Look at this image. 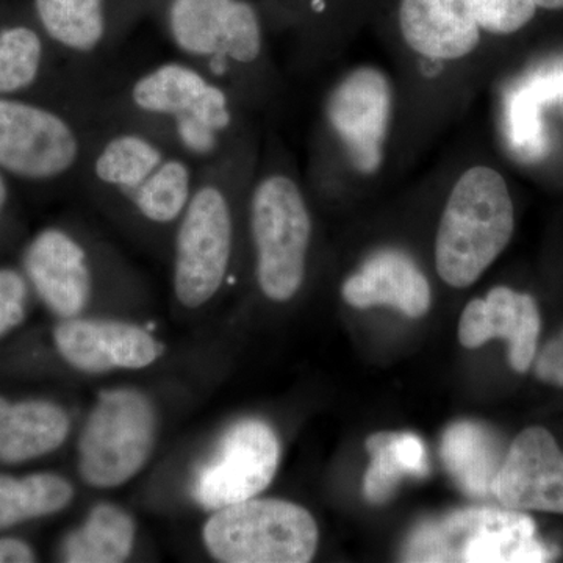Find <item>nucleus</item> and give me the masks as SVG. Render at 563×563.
<instances>
[{"instance_id": "1", "label": "nucleus", "mask_w": 563, "mask_h": 563, "mask_svg": "<svg viewBox=\"0 0 563 563\" xmlns=\"http://www.w3.org/2000/svg\"><path fill=\"white\" fill-rule=\"evenodd\" d=\"M98 117L152 133L199 168L232 152L236 131L235 98L179 57L102 91Z\"/></svg>"}, {"instance_id": "2", "label": "nucleus", "mask_w": 563, "mask_h": 563, "mask_svg": "<svg viewBox=\"0 0 563 563\" xmlns=\"http://www.w3.org/2000/svg\"><path fill=\"white\" fill-rule=\"evenodd\" d=\"M199 166L152 133L98 117L79 180L151 228L176 229Z\"/></svg>"}, {"instance_id": "3", "label": "nucleus", "mask_w": 563, "mask_h": 563, "mask_svg": "<svg viewBox=\"0 0 563 563\" xmlns=\"http://www.w3.org/2000/svg\"><path fill=\"white\" fill-rule=\"evenodd\" d=\"M232 157L229 152L199 168L190 201L174 229V295L187 309L210 302L231 268L235 244Z\"/></svg>"}, {"instance_id": "4", "label": "nucleus", "mask_w": 563, "mask_h": 563, "mask_svg": "<svg viewBox=\"0 0 563 563\" xmlns=\"http://www.w3.org/2000/svg\"><path fill=\"white\" fill-rule=\"evenodd\" d=\"M515 214L506 180L488 166H473L454 185L435 242L437 272L448 285H473L506 250Z\"/></svg>"}, {"instance_id": "5", "label": "nucleus", "mask_w": 563, "mask_h": 563, "mask_svg": "<svg viewBox=\"0 0 563 563\" xmlns=\"http://www.w3.org/2000/svg\"><path fill=\"white\" fill-rule=\"evenodd\" d=\"M95 111L35 98H0V172L29 184L79 179Z\"/></svg>"}, {"instance_id": "6", "label": "nucleus", "mask_w": 563, "mask_h": 563, "mask_svg": "<svg viewBox=\"0 0 563 563\" xmlns=\"http://www.w3.org/2000/svg\"><path fill=\"white\" fill-rule=\"evenodd\" d=\"M163 25L177 57L232 96L240 73L262 60V21L247 0H166Z\"/></svg>"}, {"instance_id": "7", "label": "nucleus", "mask_w": 563, "mask_h": 563, "mask_svg": "<svg viewBox=\"0 0 563 563\" xmlns=\"http://www.w3.org/2000/svg\"><path fill=\"white\" fill-rule=\"evenodd\" d=\"M401 555L404 562L536 563L553 554L540 542L528 515L481 507L417 526Z\"/></svg>"}, {"instance_id": "8", "label": "nucleus", "mask_w": 563, "mask_h": 563, "mask_svg": "<svg viewBox=\"0 0 563 563\" xmlns=\"http://www.w3.org/2000/svg\"><path fill=\"white\" fill-rule=\"evenodd\" d=\"M250 228L258 287L274 302L290 301L301 290L312 239L298 181L284 173L258 179L251 191Z\"/></svg>"}, {"instance_id": "9", "label": "nucleus", "mask_w": 563, "mask_h": 563, "mask_svg": "<svg viewBox=\"0 0 563 563\" xmlns=\"http://www.w3.org/2000/svg\"><path fill=\"white\" fill-rule=\"evenodd\" d=\"M202 540L218 562L307 563L317 554L320 532L302 506L255 496L214 510Z\"/></svg>"}, {"instance_id": "10", "label": "nucleus", "mask_w": 563, "mask_h": 563, "mask_svg": "<svg viewBox=\"0 0 563 563\" xmlns=\"http://www.w3.org/2000/svg\"><path fill=\"white\" fill-rule=\"evenodd\" d=\"M157 410L143 391L99 393L79 439V473L92 488L128 484L150 462L157 439Z\"/></svg>"}, {"instance_id": "11", "label": "nucleus", "mask_w": 563, "mask_h": 563, "mask_svg": "<svg viewBox=\"0 0 563 563\" xmlns=\"http://www.w3.org/2000/svg\"><path fill=\"white\" fill-rule=\"evenodd\" d=\"M533 0H401L399 24L410 49L432 60H459L481 31L510 35L536 16Z\"/></svg>"}, {"instance_id": "12", "label": "nucleus", "mask_w": 563, "mask_h": 563, "mask_svg": "<svg viewBox=\"0 0 563 563\" xmlns=\"http://www.w3.org/2000/svg\"><path fill=\"white\" fill-rule=\"evenodd\" d=\"M279 461V439L268 422H235L222 435L214 457L196 476L192 495L211 512L247 501L269 487Z\"/></svg>"}, {"instance_id": "13", "label": "nucleus", "mask_w": 563, "mask_h": 563, "mask_svg": "<svg viewBox=\"0 0 563 563\" xmlns=\"http://www.w3.org/2000/svg\"><path fill=\"white\" fill-rule=\"evenodd\" d=\"M390 113V84L372 66L352 70L329 95L325 117L358 173L383 165Z\"/></svg>"}, {"instance_id": "14", "label": "nucleus", "mask_w": 563, "mask_h": 563, "mask_svg": "<svg viewBox=\"0 0 563 563\" xmlns=\"http://www.w3.org/2000/svg\"><path fill=\"white\" fill-rule=\"evenodd\" d=\"M22 266L41 301L62 320L80 317L87 309L95 273L87 246L73 233L43 229L25 247Z\"/></svg>"}, {"instance_id": "15", "label": "nucleus", "mask_w": 563, "mask_h": 563, "mask_svg": "<svg viewBox=\"0 0 563 563\" xmlns=\"http://www.w3.org/2000/svg\"><path fill=\"white\" fill-rule=\"evenodd\" d=\"M54 343L63 361L88 374L147 368L163 354L162 343L150 331L114 320H62Z\"/></svg>"}, {"instance_id": "16", "label": "nucleus", "mask_w": 563, "mask_h": 563, "mask_svg": "<svg viewBox=\"0 0 563 563\" xmlns=\"http://www.w3.org/2000/svg\"><path fill=\"white\" fill-rule=\"evenodd\" d=\"M492 495L507 509L563 514V453L547 429L529 428L515 439Z\"/></svg>"}, {"instance_id": "17", "label": "nucleus", "mask_w": 563, "mask_h": 563, "mask_svg": "<svg viewBox=\"0 0 563 563\" xmlns=\"http://www.w3.org/2000/svg\"><path fill=\"white\" fill-rule=\"evenodd\" d=\"M33 10L54 49L91 79L90 66L110 55L124 35L111 0H33Z\"/></svg>"}, {"instance_id": "18", "label": "nucleus", "mask_w": 563, "mask_h": 563, "mask_svg": "<svg viewBox=\"0 0 563 563\" xmlns=\"http://www.w3.org/2000/svg\"><path fill=\"white\" fill-rule=\"evenodd\" d=\"M540 335L539 307L532 296L496 287L487 298L474 299L459 322L462 346L476 350L493 339L509 343V363L518 373L531 368Z\"/></svg>"}, {"instance_id": "19", "label": "nucleus", "mask_w": 563, "mask_h": 563, "mask_svg": "<svg viewBox=\"0 0 563 563\" xmlns=\"http://www.w3.org/2000/svg\"><path fill=\"white\" fill-rule=\"evenodd\" d=\"M344 301L355 309L393 307L421 318L431 307V287L420 266L406 252L383 250L369 255L343 284Z\"/></svg>"}, {"instance_id": "20", "label": "nucleus", "mask_w": 563, "mask_h": 563, "mask_svg": "<svg viewBox=\"0 0 563 563\" xmlns=\"http://www.w3.org/2000/svg\"><path fill=\"white\" fill-rule=\"evenodd\" d=\"M69 415L46 399L11 402L0 396V462L18 465L57 451L68 439Z\"/></svg>"}, {"instance_id": "21", "label": "nucleus", "mask_w": 563, "mask_h": 563, "mask_svg": "<svg viewBox=\"0 0 563 563\" xmlns=\"http://www.w3.org/2000/svg\"><path fill=\"white\" fill-rule=\"evenodd\" d=\"M440 454L454 483L470 496H487L504 462L498 437L481 422L459 421L443 433Z\"/></svg>"}, {"instance_id": "22", "label": "nucleus", "mask_w": 563, "mask_h": 563, "mask_svg": "<svg viewBox=\"0 0 563 563\" xmlns=\"http://www.w3.org/2000/svg\"><path fill=\"white\" fill-rule=\"evenodd\" d=\"M57 58L60 54L40 29L27 24L0 27V98H33L54 74Z\"/></svg>"}, {"instance_id": "23", "label": "nucleus", "mask_w": 563, "mask_h": 563, "mask_svg": "<svg viewBox=\"0 0 563 563\" xmlns=\"http://www.w3.org/2000/svg\"><path fill=\"white\" fill-rule=\"evenodd\" d=\"M135 537L131 514L117 504H96L63 540L62 558L68 563H121L132 554Z\"/></svg>"}, {"instance_id": "24", "label": "nucleus", "mask_w": 563, "mask_h": 563, "mask_svg": "<svg viewBox=\"0 0 563 563\" xmlns=\"http://www.w3.org/2000/svg\"><path fill=\"white\" fill-rule=\"evenodd\" d=\"M366 450L372 463L363 479V495L372 504L387 503L402 477H424L429 472L428 451L415 433H374L366 440Z\"/></svg>"}, {"instance_id": "25", "label": "nucleus", "mask_w": 563, "mask_h": 563, "mask_svg": "<svg viewBox=\"0 0 563 563\" xmlns=\"http://www.w3.org/2000/svg\"><path fill=\"white\" fill-rule=\"evenodd\" d=\"M73 498L74 487L60 474H0V531L62 512Z\"/></svg>"}, {"instance_id": "26", "label": "nucleus", "mask_w": 563, "mask_h": 563, "mask_svg": "<svg viewBox=\"0 0 563 563\" xmlns=\"http://www.w3.org/2000/svg\"><path fill=\"white\" fill-rule=\"evenodd\" d=\"M563 98V73L533 80L529 90L518 95L512 107V125L518 143L539 144V102L544 99Z\"/></svg>"}, {"instance_id": "27", "label": "nucleus", "mask_w": 563, "mask_h": 563, "mask_svg": "<svg viewBox=\"0 0 563 563\" xmlns=\"http://www.w3.org/2000/svg\"><path fill=\"white\" fill-rule=\"evenodd\" d=\"M27 282L20 272L0 268V335L18 328L25 317Z\"/></svg>"}, {"instance_id": "28", "label": "nucleus", "mask_w": 563, "mask_h": 563, "mask_svg": "<svg viewBox=\"0 0 563 563\" xmlns=\"http://www.w3.org/2000/svg\"><path fill=\"white\" fill-rule=\"evenodd\" d=\"M536 374L543 383L563 388V331L540 352Z\"/></svg>"}, {"instance_id": "29", "label": "nucleus", "mask_w": 563, "mask_h": 563, "mask_svg": "<svg viewBox=\"0 0 563 563\" xmlns=\"http://www.w3.org/2000/svg\"><path fill=\"white\" fill-rule=\"evenodd\" d=\"M36 561L31 544L20 539H0V563H32Z\"/></svg>"}, {"instance_id": "30", "label": "nucleus", "mask_w": 563, "mask_h": 563, "mask_svg": "<svg viewBox=\"0 0 563 563\" xmlns=\"http://www.w3.org/2000/svg\"><path fill=\"white\" fill-rule=\"evenodd\" d=\"M10 177L0 172V217H2L3 211H5L10 203Z\"/></svg>"}, {"instance_id": "31", "label": "nucleus", "mask_w": 563, "mask_h": 563, "mask_svg": "<svg viewBox=\"0 0 563 563\" xmlns=\"http://www.w3.org/2000/svg\"><path fill=\"white\" fill-rule=\"evenodd\" d=\"M537 7H542L547 10H563V0H533Z\"/></svg>"}]
</instances>
